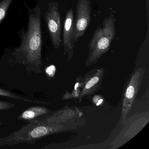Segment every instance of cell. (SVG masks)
<instances>
[{"instance_id":"6da1fadb","label":"cell","mask_w":149,"mask_h":149,"mask_svg":"<svg viewBox=\"0 0 149 149\" xmlns=\"http://www.w3.org/2000/svg\"><path fill=\"white\" fill-rule=\"evenodd\" d=\"M24 2L28 13L27 27L18 32L20 44L13 49L12 56L15 62L24 65L28 72L40 74L42 47L40 8L36 6L32 8L26 0Z\"/></svg>"},{"instance_id":"7a4b0ae2","label":"cell","mask_w":149,"mask_h":149,"mask_svg":"<svg viewBox=\"0 0 149 149\" xmlns=\"http://www.w3.org/2000/svg\"><path fill=\"white\" fill-rule=\"evenodd\" d=\"M62 128V126L59 124H45L31 120L19 130L6 137L0 139V146H12L23 143L34 144L37 140L59 132Z\"/></svg>"},{"instance_id":"3957f363","label":"cell","mask_w":149,"mask_h":149,"mask_svg":"<svg viewBox=\"0 0 149 149\" xmlns=\"http://www.w3.org/2000/svg\"><path fill=\"white\" fill-rule=\"evenodd\" d=\"M116 20L114 15L111 14L104 19L102 28L98 26L95 30L89 43L87 65L95 63L110 48L116 36Z\"/></svg>"},{"instance_id":"277c9868","label":"cell","mask_w":149,"mask_h":149,"mask_svg":"<svg viewBox=\"0 0 149 149\" xmlns=\"http://www.w3.org/2000/svg\"><path fill=\"white\" fill-rule=\"evenodd\" d=\"M49 33L55 48L58 49L62 42L61 20L58 1L50 2L45 15Z\"/></svg>"},{"instance_id":"5b68a950","label":"cell","mask_w":149,"mask_h":149,"mask_svg":"<svg viewBox=\"0 0 149 149\" xmlns=\"http://www.w3.org/2000/svg\"><path fill=\"white\" fill-rule=\"evenodd\" d=\"M74 19V41L77 43L84 33L91 19V7L90 0H77Z\"/></svg>"},{"instance_id":"8992f818","label":"cell","mask_w":149,"mask_h":149,"mask_svg":"<svg viewBox=\"0 0 149 149\" xmlns=\"http://www.w3.org/2000/svg\"><path fill=\"white\" fill-rule=\"evenodd\" d=\"M74 10L70 8L66 14L63 23L62 43L64 49V54L68 55V60H70L74 54V48L75 45L74 41Z\"/></svg>"},{"instance_id":"52a82bcc","label":"cell","mask_w":149,"mask_h":149,"mask_svg":"<svg viewBox=\"0 0 149 149\" xmlns=\"http://www.w3.org/2000/svg\"><path fill=\"white\" fill-rule=\"evenodd\" d=\"M143 73V70H138L132 76L126 89L123 103L122 112L123 122H125L127 115L132 106L136 94L140 86Z\"/></svg>"},{"instance_id":"ba28073f","label":"cell","mask_w":149,"mask_h":149,"mask_svg":"<svg viewBox=\"0 0 149 149\" xmlns=\"http://www.w3.org/2000/svg\"><path fill=\"white\" fill-rule=\"evenodd\" d=\"M49 111V110L43 106H33L22 112L18 116V119L23 121L29 122L46 115Z\"/></svg>"},{"instance_id":"9c48e42d","label":"cell","mask_w":149,"mask_h":149,"mask_svg":"<svg viewBox=\"0 0 149 149\" xmlns=\"http://www.w3.org/2000/svg\"><path fill=\"white\" fill-rule=\"evenodd\" d=\"M14 0H0V26Z\"/></svg>"},{"instance_id":"30bf717a","label":"cell","mask_w":149,"mask_h":149,"mask_svg":"<svg viewBox=\"0 0 149 149\" xmlns=\"http://www.w3.org/2000/svg\"><path fill=\"white\" fill-rule=\"evenodd\" d=\"M100 76L99 74L95 75L91 77L85 84L83 91L82 93V95H86L88 94L89 89L92 88L93 87L95 86L100 81Z\"/></svg>"},{"instance_id":"8fae6325","label":"cell","mask_w":149,"mask_h":149,"mask_svg":"<svg viewBox=\"0 0 149 149\" xmlns=\"http://www.w3.org/2000/svg\"><path fill=\"white\" fill-rule=\"evenodd\" d=\"M15 105L12 103L0 101V111L10 109L14 108Z\"/></svg>"},{"instance_id":"7c38bea8","label":"cell","mask_w":149,"mask_h":149,"mask_svg":"<svg viewBox=\"0 0 149 149\" xmlns=\"http://www.w3.org/2000/svg\"><path fill=\"white\" fill-rule=\"evenodd\" d=\"M56 68L54 66H50V67L48 68L47 69V70H46V72L47 74L50 76H53L55 72Z\"/></svg>"},{"instance_id":"4fadbf2b","label":"cell","mask_w":149,"mask_h":149,"mask_svg":"<svg viewBox=\"0 0 149 149\" xmlns=\"http://www.w3.org/2000/svg\"><path fill=\"white\" fill-rule=\"evenodd\" d=\"M103 101V99L100 98V96H96L93 98V101L97 105H100L102 103Z\"/></svg>"},{"instance_id":"5bb4252c","label":"cell","mask_w":149,"mask_h":149,"mask_svg":"<svg viewBox=\"0 0 149 149\" xmlns=\"http://www.w3.org/2000/svg\"><path fill=\"white\" fill-rule=\"evenodd\" d=\"M149 0H146V17H147V26H149Z\"/></svg>"},{"instance_id":"9a60e30c","label":"cell","mask_w":149,"mask_h":149,"mask_svg":"<svg viewBox=\"0 0 149 149\" xmlns=\"http://www.w3.org/2000/svg\"><path fill=\"white\" fill-rule=\"evenodd\" d=\"M1 124V123L0 122V125Z\"/></svg>"}]
</instances>
